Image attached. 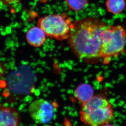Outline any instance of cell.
Instances as JSON below:
<instances>
[{
	"instance_id": "277c9868",
	"label": "cell",
	"mask_w": 126,
	"mask_h": 126,
	"mask_svg": "<svg viewBox=\"0 0 126 126\" xmlns=\"http://www.w3.org/2000/svg\"><path fill=\"white\" fill-rule=\"evenodd\" d=\"M38 26L48 37L57 40H64L69 38L73 22L66 14H55L39 18Z\"/></svg>"
},
{
	"instance_id": "7c38bea8",
	"label": "cell",
	"mask_w": 126,
	"mask_h": 126,
	"mask_svg": "<svg viewBox=\"0 0 126 126\" xmlns=\"http://www.w3.org/2000/svg\"><path fill=\"white\" fill-rule=\"evenodd\" d=\"M48 126V125H44V126Z\"/></svg>"
},
{
	"instance_id": "52a82bcc",
	"label": "cell",
	"mask_w": 126,
	"mask_h": 126,
	"mask_svg": "<svg viewBox=\"0 0 126 126\" xmlns=\"http://www.w3.org/2000/svg\"><path fill=\"white\" fill-rule=\"evenodd\" d=\"M46 34L39 26L32 27L26 33V38L30 45L34 47H41L46 40Z\"/></svg>"
},
{
	"instance_id": "7a4b0ae2",
	"label": "cell",
	"mask_w": 126,
	"mask_h": 126,
	"mask_svg": "<svg viewBox=\"0 0 126 126\" xmlns=\"http://www.w3.org/2000/svg\"><path fill=\"white\" fill-rule=\"evenodd\" d=\"M81 104L80 119L85 125L102 126L114 119L111 104L104 96L94 95L90 100Z\"/></svg>"
},
{
	"instance_id": "8992f818",
	"label": "cell",
	"mask_w": 126,
	"mask_h": 126,
	"mask_svg": "<svg viewBox=\"0 0 126 126\" xmlns=\"http://www.w3.org/2000/svg\"><path fill=\"white\" fill-rule=\"evenodd\" d=\"M20 116L15 108L0 107V126H18Z\"/></svg>"
},
{
	"instance_id": "9c48e42d",
	"label": "cell",
	"mask_w": 126,
	"mask_h": 126,
	"mask_svg": "<svg viewBox=\"0 0 126 126\" xmlns=\"http://www.w3.org/2000/svg\"><path fill=\"white\" fill-rule=\"evenodd\" d=\"M125 6V0H107L106 2L107 11L114 15H118L123 12Z\"/></svg>"
},
{
	"instance_id": "3957f363",
	"label": "cell",
	"mask_w": 126,
	"mask_h": 126,
	"mask_svg": "<svg viewBox=\"0 0 126 126\" xmlns=\"http://www.w3.org/2000/svg\"><path fill=\"white\" fill-rule=\"evenodd\" d=\"M126 43V31L120 25H108L105 30L101 59L107 64L112 58L124 53Z\"/></svg>"
},
{
	"instance_id": "ba28073f",
	"label": "cell",
	"mask_w": 126,
	"mask_h": 126,
	"mask_svg": "<svg viewBox=\"0 0 126 126\" xmlns=\"http://www.w3.org/2000/svg\"><path fill=\"white\" fill-rule=\"evenodd\" d=\"M75 95L81 104L85 103L94 97V89L89 84H81L75 89Z\"/></svg>"
},
{
	"instance_id": "8fae6325",
	"label": "cell",
	"mask_w": 126,
	"mask_h": 126,
	"mask_svg": "<svg viewBox=\"0 0 126 126\" xmlns=\"http://www.w3.org/2000/svg\"><path fill=\"white\" fill-rule=\"evenodd\" d=\"M102 126H114V125H111V124H109V123H108V124H105V125H102Z\"/></svg>"
},
{
	"instance_id": "4fadbf2b",
	"label": "cell",
	"mask_w": 126,
	"mask_h": 126,
	"mask_svg": "<svg viewBox=\"0 0 126 126\" xmlns=\"http://www.w3.org/2000/svg\"></svg>"
},
{
	"instance_id": "6da1fadb",
	"label": "cell",
	"mask_w": 126,
	"mask_h": 126,
	"mask_svg": "<svg viewBox=\"0 0 126 126\" xmlns=\"http://www.w3.org/2000/svg\"><path fill=\"white\" fill-rule=\"evenodd\" d=\"M108 25L97 18L87 17L73 21L68 39L70 49L80 59H101L105 32Z\"/></svg>"
},
{
	"instance_id": "30bf717a",
	"label": "cell",
	"mask_w": 126,
	"mask_h": 126,
	"mask_svg": "<svg viewBox=\"0 0 126 126\" xmlns=\"http://www.w3.org/2000/svg\"><path fill=\"white\" fill-rule=\"evenodd\" d=\"M69 10L74 12L81 11L88 6L89 0H65Z\"/></svg>"
},
{
	"instance_id": "5b68a950",
	"label": "cell",
	"mask_w": 126,
	"mask_h": 126,
	"mask_svg": "<svg viewBox=\"0 0 126 126\" xmlns=\"http://www.w3.org/2000/svg\"><path fill=\"white\" fill-rule=\"evenodd\" d=\"M55 109L53 103L40 99L31 103L28 108V113L35 123L47 124L53 119Z\"/></svg>"
}]
</instances>
